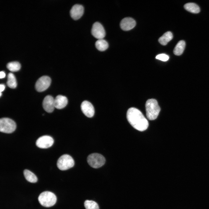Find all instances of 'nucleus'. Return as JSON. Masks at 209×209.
<instances>
[{"label": "nucleus", "mask_w": 209, "mask_h": 209, "mask_svg": "<svg viewBox=\"0 0 209 209\" xmlns=\"http://www.w3.org/2000/svg\"><path fill=\"white\" fill-rule=\"evenodd\" d=\"M53 138L51 136L44 135L39 137L36 140V146L41 148L46 149L51 147L54 143Z\"/></svg>", "instance_id": "nucleus-8"}, {"label": "nucleus", "mask_w": 209, "mask_h": 209, "mask_svg": "<svg viewBox=\"0 0 209 209\" xmlns=\"http://www.w3.org/2000/svg\"><path fill=\"white\" fill-rule=\"evenodd\" d=\"M173 37L172 33L170 31H167L165 33L159 38L158 41L161 44L165 46L172 39Z\"/></svg>", "instance_id": "nucleus-15"}, {"label": "nucleus", "mask_w": 209, "mask_h": 209, "mask_svg": "<svg viewBox=\"0 0 209 209\" xmlns=\"http://www.w3.org/2000/svg\"><path fill=\"white\" fill-rule=\"evenodd\" d=\"M68 102L67 98L66 96L58 95L54 99L55 108L58 109H63L67 105Z\"/></svg>", "instance_id": "nucleus-14"}, {"label": "nucleus", "mask_w": 209, "mask_h": 209, "mask_svg": "<svg viewBox=\"0 0 209 209\" xmlns=\"http://www.w3.org/2000/svg\"><path fill=\"white\" fill-rule=\"evenodd\" d=\"M6 74L4 72L1 71L0 73V78L1 79L4 78L5 77Z\"/></svg>", "instance_id": "nucleus-24"}, {"label": "nucleus", "mask_w": 209, "mask_h": 209, "mask_svg": "<svg viewBox=\"0 0 209 209\" xmlns=\"http://www.w3.org/2000/svg\"><path fill=\"white\" fill-rule=\"evenodd\" d=\"M7 67L10 71L12 72H15L20 70L21 68V65L17 62H9L7 64Z\"/></svg>", "instance_id": "nucleus-21"}, {"label": "nucleus", "mask_w": 209, "mask_h": 209, "mask_svg": "<svg viewBox=\"0 0 209 209\" xmlns=\"http://www.w3.org/2000/svg\"><path fill=\"white\" fill-rule=\"evenodd\" d=\"M127 119L130 125L140 131L146 130L149 126L148 122L141 111L134 107L129 108L127 113Z\"/></svg>", "instance_id": "nucleus-1"}, {"label": "nucleus", "mask_w": 209, "mask_h": 209, "mask_svg": "<svg viewBox=\"0 0 209 209\" xmlns=\"http://www.w3.org/2000/svg\"><path fill=\"white\" fill-rule=\"evenodd\" d=\"M136 24V22L133 18L127 17L124 18L121 21L120 26L123 30L128 31L133 28Z\"/></svg>", "instance_id": "nucleus-12"}, {"label": "nucleus", "mask_w": 209, "mask_h": 209, "mask_svg": "<svg viewBox=\"0 0 209 209\" xmlns=\"http://www.w3.org/2000/svg\"><path fill=\"white\" fill-rule=\"evenodd\" d=\"M51 82L50 78L47 76H43L40 78L36 82L35 87L39 92L43 91L49 87Z\"/></svg>", "instance_id": "nucleus-7"}, {"label": "nucleus", "mask_w": 209, "mask_h": 209, "mask_svg": "<svg viewBox=\"0 0 209 209\" xmlns=\"http://www.w3.org/2000/svg\"><path fill=\"white\" fill-rule=\"evenodd\" d=\"M24 174L26 179L32 183H35L37 181L36 176L30 170L25 169L24 171Z\"/></svg>", "instance_id": "nucleus-19"}, {"label": "nucleus", "mask_w": 209, "mask_h": 209, "mask_svg": "<svg viewBox=\"0 0 209 209\" xmlns=\"http://www.w3.org/2000/svg\"><path fill=\"white\" fill-rule=\"evenodd\" d=\"M185 42L181 40L179 41L176 44L173 50V53L176 55H180L183 53L185 48Z\"/></svg>", "instance_id": "nucleus-16"}, {"label": "nucleus", "mask_w": 209, "mask_h": 209, "mask_svg": "<svg viewBox=\"0 0 209 209\" xmlns=\"http://www.w3.org/2000/svg\"><path fill=\"white\" fill-rule=\"evenodd\" d=\"M0 96H1V92H0Z\"/></svg>", "instance_id": "nucleus-26"}, {"label": "nucleus", "mask_w": 209, "mask_h": 209, "mask_svg": "<svg viewBox=\"0 0 209 209\" xmlns=\"http://www.w3.org/2000/svg\"><path fill=\"white\" fill-rule=\"evenodd\" d=\"M87 161L91 167L94 168H98L105 164V159L102 155L97 153H93L88 156L87 158Z\"/></svg>", "instance_id": "nucleus-5"}, {"label": "nucleus", "mask_w": 209, "mask_h": 209, "mask_svg": "<svg viewBox=\"0 0 209 209\" xmlns=\"http://www.w3.org/2000/svg\"><path fill=\"white\" fill-rule=\"evenodd\" d=\"M43 106L46 111L48 113H51L55 108L54 99L50 95L46 96L43 102Z\"/></svg>", "instance_id": "nucleus-13"}, {"label": "nucleus", "mask_w": 209, "mask_h": 209, "mask_svg": "<svg viewBox=\"0 0 209 209\" xmlns=\"http://www.w3.org/2000/svg\"><path fill=\"white\" fill-rule=\"evenodd\" d=\"M95 46L97 49L101 51L106 50L108 47V42L103 39H98L95 43Z\"/></svg>", "instance_id": "nucleus-18"}, {"label": "nucleus", "mask_w": 209, "mask_h": 209, "mask_svg": "<svg viewBox=\"0 0 209 209\" xmlns=\"http://www.w3.org/2000/svg\"><path fill=\"white\" fill-rule=\"evenodd\" d=\"M39 203L43 206L49 207L53 206L56 203L57 197L53 192L48 191L41 193L38 197Z\"/></svg>", "instance_id": "nucleus-3"}, {"label": "nucleus", "mask_w": 209, "mask_h": 209, "mask_svg": "<svg viewBox=\"0 0 209 209\" xmlns=\"http://www.w3.org/2000/svg\"><path fill=\"white\" fill-rule=\"evenodd\" d=\"M91 33L93 36L98 39H103L105 36V32L102 25L96 22L93 24Z\"/></svg>", "instance_id": "nucleus-9"}, {"label": "nucleus", "mask_w": 209, "mask_h": 209, "mask_svg": "<svg viewBox=\"0 0 209 209\" xmlns=\"http://www.w3.org/2000/svg\"><path fill=\"white\" fill-rule=\"evenodd\" d=\"M84 12L83 6L80 4L74 5L70 11V14L72 18L76 20L79 19L83 15Z\"/></svg>", "instance_id": "nucleus-11"}, {"label": "nucleus", "mask_w": 209, "mask_h": 209, "mask_svg": "<svg viewBox=\"0 0 209 209\" xmlns=\"http://www.w3.org/2000/svg\"><path fill=\"white\" fill-rule=\"evenodd\" d=\"M74 161L72 157L69 155L65 154L61 156L57 162L58 168L61 170H66L73 167Z\"/></svg>", "instance_id": "nucleus-4"}, {"label": "nucleus", "mask_w": 209, "mask_h": 209, "mask_svg": "<svg viewBox=\"0 0 209 209\" xmlns=\"http://www.w3.org/2000/svg\"><path fill=\"white\" fill-rule=\"evenodd\" d=\"M84 206L86 209H99L97 203L92 200H86L84 202Z\"/></svg>", "instance_id": "nucleus-22"}, {"label": "nucleus", "mask_w": 209, "mask_h": 209, "mask_svg": "<svg viewBox=\"0 0 209 209\" xmlns=\"http://www.w3.org/2000/svg\"><path fill=\"white\" fill-rule=\"evenodd\" d=\"M16 125L12 119L7 118H1L0 119V131L1 132L10 134L15 130Z\"/></svg>", "instance_id": "nucleus-6"}, {"label": "nucleus", "mask_w": 209, "mask_h": 209, "mask_svg": "<svg viewBox=\"0 0 209 209\" xmlns=\"http://www.w3.org/2000/svg\"><path fill=\"white\" fill-rule=\"evenodd\" d=\"M145 108L147 117L150 120L156 118L161 110L157 101L154 99H149L147 100Z\"/></svg>", "instance_id": "nucleus-2"}, {"label": "nucleus", "mask_w": 209, "mask_h": 209, "mask_svg": "<svg viewBox=\"0 0 209 209\" xmlns=\"http://www.w3.org/2000/svg\"><path fill=\"white\" fill-rule=\"evenodd\" d=\"M184 7L185 10L192 13H198L200 11L199 7L194 3H187L184 5Z\"/></svg>", "instance_id": "nucleus-17"}, {"label": "nucleus", "mask_w": 209, "mask_h": 209, "mask_svg": "<svg viewBox=\"0 0 209 209\" xmlns=\"http://www.w3.org/2000/svg\"><path fill=\"white\" fill-rule=\"evenodd\" d=\"M5 89V86L3 84H1L0 85V92L3 91Z\"/></svg>", "instance_id": "nucleus-25"}, {"label": "nucleus", "mask_w": 209, "mask_h": 209, "mask_svg": "<svg viewBox=\"0 0 209 209\" xmlns=\"http://www.w3.org/2000/svg\"><path fill=\"white\" fill-rule=\"evenodd\" d=\"M169 58V56L168 55L163 53L158 54L156 57V59L164 62L167 61Z\"/></svg>", "instance_id": "nucleus-23"}, {"label": "nucleus", "mask_w": 209, "mask_h": 209, "mask_svg": "<svg viewBox=\"0 0 209 209\" xmlns=\"http://www.w3.org/2000/svg\"><path fill=\"white\" fill-rule=\"evenodd\" d=\"M7 84L9 87L12 89L15 88L17 86L16 78L12 73H10L8 75Z\"/></svg>", "instance_id": "nucleus-20"}, {"label": "nucleus", "mask_w": 209, "mask_h": 209, "mask_svg": "<svg viewBox=\"0 0 209 209\" xmlns=\"http://www.w3.org/2000/svg\"><path fill=\"white\" fill-rule=\"evenodd\" d=\"M81 109L83 113L87 117L91 118L95 113V110L93 106L90 102L85 100L83 101L81 105Z\"/></svg>", "instance_id": "nucleus-10"}]
</instances>
